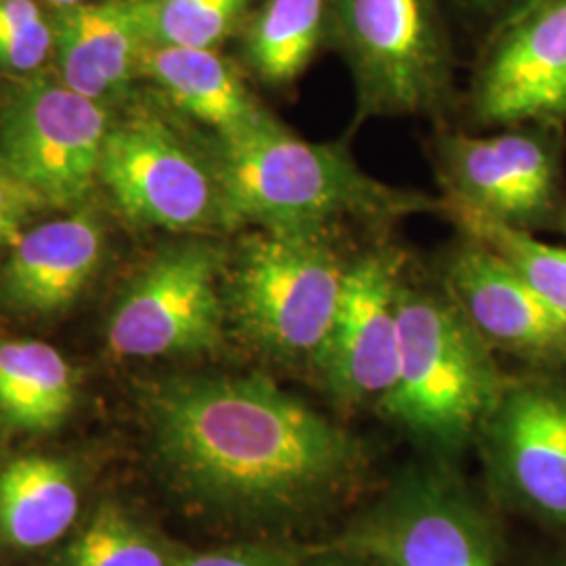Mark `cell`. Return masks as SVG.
<instances>
[{"label":"cell","instance_id":"3","mask_svg":"<svg viewBox=\"0 0 566 566\" xmlns=\"http://www.w3.org/2000/svg\"><path fill=\"white\" fill-rule=\"evenodd\" d=\"M399 324V371L378 409L428 449L455 453L481 432L506 388L491 346L449 294L405 282Z\"/></svg>","mask_w":566,"mask_h":566},{"label":"cell","instance_id":"28","mask_svg":"<svg viewBox=\"0 0 566 566\" xmlns=\"http://www.w3.org/2000/svg\"><path fill=\"white\" fill-rule=\"evenodd\" d=\"M453 2H458L474 20L486 23V32H489L518 0H449V4Z\"/></svg>","mask_w":566,"mask_h":566},{"label":"cell","instance_id":"17","mask_svg":"<svg viewBox=\"0 0 566 566\" xmlns=\"http://www.w3.org/2000/svg\"><path fill=\"white\" fill-rule=\"evenodd\" d=\"M139 72L182 114L217 130L219 139L235 137L271 116L219 49L145 44Z\"/></svg>","mask_w":566,"mask_h":566},{"label":"cell","instance_id":"20","mask_svg":"<svg viewBox=\"0 0 566 566\" xmlns=\"http://www.w3.org/2000/svg\"><path fill=\"white\" fill-rule=\"evenodd\" d=\"M243 55L273 86L298 81L332 32V0H263L245 21Z\"/></svg>","mask_w":566,"mask_h":566},{"label":"cell","instance_id":"9","mask_svg":"<svg viewBox=\"0 0 566 566\" xmlns=\"http://www.w3.org/2000/svg\"><path fill=\"white\" fill-rule=\"evenodd\" d=\"M99 179L124 217L168 231L227 229L214 158H203L163 120L109 126Z\"/></svg>","mask_w":566,"mask_h":566},{"label":"cell","instance_id":"22","mask_svg":"<svg viewBox=\"0 0 566 566\" xmlns=\"http://www.w3.org/2000/svg\"><path fill=\"white\" fill-rule=\"evenodd\" d=\"M447 212L465 233L506 259L546 301L566 315V250L535 240L528 231L493 221L472 208L443 200Z\"/></svg>","mask_w":566,"mask_h":566},{"label":"cell","instance_id":"12","mask_svg":"<svg viewBox=\"0 0 566 566\" xmlns=\"http://www.w3.org/2000/svg\"><path fill=\"white\" fill-rule=\"evenodd\" d=\"M403 264L399 250L380 248L346 266L340 303L313 361L327 392L340 403H380L397 380Z\"/></svg>","mask_w":566,"mask_h":566},{"label":"cell","instance_id":"21","mask_svg":"<svg viewBox=\"0 0 566 566\" xmlns=\"http://www.w3.org/2000/svg\"><path fill=\"white\" fill-rule=\"evenodd\" d=\"M256 0H137L145 44L219 49L242 30Z\"/></svg>","mask_w":566,"mask_h":566},{"label":"cell","instance_id":"16","mask_svg":"<svg viewBox=\"0 0 566 566\" xmlns=\"http://www.w3.org/2000/svg\"><path fill=\"white\" fill-rule=\"evenodd\" d=\"M51 28L61 81L84 97L103 102L139 72L145 36L137 0L65 7Z\"/></svg>","mask_w":566,"mask_h":566},{"label":"cell","instance_id":"8","mask_svg":"<svg viewBox=\"0 0 566 566\" xmlns=\"http://www.w3.org/2000/svg\"><path fill=\"white\" fill-rule=\"evenodd\" d=\"M340 547L374 566H497L485 514L439 470L405 474L346 531Z\"/></svg>","mask_w":566,"mask_h":566},{"label":"cell","instance_id":"11","mask_svg":"<svg viewBox=\"0 0 566 566\" xmlns=\"http://www.w3.org/2000/svg\"><path fill=\"white\" fill-rule=\"evenodd\" d=\"M556 130L516 126L489 137L441 139L439 163L447 198L528 233L549 223L560 196Z\"/></svg>","mask_w":566,"mask_h":566},{"label":"cell","instance_id":"10","mask_svg":"<svg viewBox=\"0 0 566 566\" xmlns=\"http://www.w3.org/2000/svg\"><path fill=\"white\" fill-rule=\"evenodd\" d=\"M474 116L495 126L566 124V0H518L486 32Z\"/></svg>","mask_w":566,"mask_h":566},{"label":"cell","instance_id":"25","mask_svg":"<svg viewBox=\"0 0 566 566\" xmlns=\"http://www.w3.org/2000/svg\"><path fill=\"white\" fill-rule=\"evenodd\" d=\"M53 49V28L46 20L0 36V67L18 74L39 70Z\"/></svg>","mask_w":566,"mask_h":566},{"label":"cell","instance_id":"23","mask_svg":"<svg viewBox=\"0 0 566 566\" xmlns=\"http://www.w3.org/2000/svg\"><path fill=\"white\" fill-rule=\"evenodd\" d=\"M55 566H175L166 547L114 504L99 507Z\"/></svg>","mask_w":566,"mask_h":566},{"label":"cell","instance_id":"15","mask_svg":"<svg viewBox=\"0 0 566 566\" xmlns=\"http://www.w3.org/2000/svg\"><path fill=\"white\" fill-rule=\"evenodd\" d=\"M103 245L102 223L88 210L23 231L2 269V296L30 313L70 306L99 269Z\"/></svg>","mask_w":566,"mask_h":566},{"label":"cell","instance_id":"27","mask_svg":"<svg viewBox=\"0 0 566 566\" xmlns=\"http://www.w3.org/2000/svg\"><path fill=\"white\" fill-rule=\"evenodd\" d=\"M44 20L34 0H0V36Z\"/></svg>","mask_w":566,"mask_h":566},{"label":"cell","instance_id":"4","mask_svg":"<svg viewBox=\"0 0 566 566\" xmlns=\"http://www.w3.org/2000/svg\"><path fill=\"white\" fill-rule=\"evenodd\" d=\"M346 266L332 233L259 229L235 254L227 308L266 355L315 361L340 303Z\"/></svg>","mask_w":566,"mask_h":566},{"label":"cell","instance_id":"14","mask_svg":"<svg viewBox=\"0 0 566 566\" xmlns=\"http://www.w3.org/2000/svg\"><path fill=\"white\" fill-rule=\"evenodd\" d=\"M447 294L491 348L526 361H566V315L485 243L468 240L447 261Z\"/></svg>","mask_w":566,"mask_h":566},{"label":"cell","instance_id":"7","mask_svg":"<svg viewBox=\"0 0 566 566\" xmlns=\"http://www.w3.org/2000/svg\"><path fill=\"white\" fill-rule=\"evenodd\" d=\"M223 250L189 240L163 250L122 294L107 346L116 357H177L214 350L223 340Z\"/></svg>","mask_w":566,"mask_h":566},{"label":"cell","instance_id":"19","mask_svg":"<svg viewBox=\"0 0 566 566\" xmlns=\"http://www.w3.org/2000/svg\"><path fill=\"white\" fill-rule=\"evenodd\" d=\"M74 403L76 376L60 350L41 340H0V424L49 432Z\"/></svg>","mask_w":566,"mask_h":566},{"label":"cell","instance_id":"31","mask_svg":"<svg viewBox=\"0 0 566 566\" xmlns=\"http://www.w3.org/2000/svg\"><path fill=\"white\" fill-rule=\"evenodd\" d=\"M547 566H566V560H558V563H554V565H547Z\"/></svg>","mask_w":566,"mask_h":566},{"label":"cell","instance_id":"24","mask_svg":"<svg viewBox=\"0 0 566 566\" xmlns=\"http://www.w3.org/2000/svg\"><path fill=\"white\" fill-rule=\"evenodd\" d=\"M298 552L283 544H243L175 558V566H298Z\"/></svg>","mask_w":566,"mask_h":566},{"label":"cell","instance_id":"13","mask_svg":"<svg viewBox=\"0 0 566 566\" xmlns=\"http://www.w3.org/2000/svg\"><path fill=\"white\" fill-rule=\"evenodd\" d=\"M481 437L486 470L507 504L566 528V386L506 385Z\"/></svg>","mask_w":566,"mask_h":566},{"label":"cell","instance_id":"6","mask_svg":"<svg viewBox=\"0 0 566 566\" xmlns=\"http://www.w3.org/2000/svg\"><path fill=\"white\" fill-rule=\"evenodd\" d=\"M107 130L103 102L63 81L21 78L0 105V164L46 206L76 208L99 179Z\"/></svg>","mask_w":566,"mask_h":566},{"label":"cell","instance_id":"18","mask_svg":"<svg viewBox=\"0 0 566 566\" xmlns=\"http://www.w3.org/2000/svg\"><path fill=\"white\" fill-rule=\"evenodd\" d=\"M81 491L72 465L57 458L25 455L0 468V542L39 549L74 525Z\"/></svg>","mask_w":566,"mask_h":566},{"label":"cell","instance_id":"5","mask_svg":"<svg viewBox=\"0 0 566 566\" xmlns=\"http://www.w3.org/2000/svg\"><path fill=\"white\" fill-rule=\"evenodd\" d=\"M449 0H332L329 44L343 55L364 116H407L446 97L453 46Z\"/></svg>","mask_w":566,"mask_h":566},{"label":"cell","instance_id":"1","mask_svg":"<svg viewBox=\"0 0 566 566\" xmlns=\"http://www.w3.org/2000/svg\"><path fill=\"white\" fill-rule=\"evenodd\" d=\"M158 460L182 495L231 518L303 525L364 476L343 426L261 376H196L147 403Z\"/></svg>","mask_w":566,"mask_h":566},{"label":"cell","instance_id":"26","mask_svg":"<svg viewBox=\"0 0 566 566\" xmlns=\"http://www.w3.org/2000/svg\"><path fill=\"white\" fill-rule=\"evenodd\" d=\"M42 206L46 203L41 196L0 164V240L4 245H11L20 238L21 227Z\"/></svg>","mask_w":566,"mask_h":566},{"label":"cell","instance_id":"29","mask_svg":"<svg viewBox=\"0 0 566 566\" xmlns=\"http://www.w3.org/2000/svg\"><path fill=\"white\" fill-rule=\"evenodd\" d=\"M306 566H364V563L346 552H338V554H325L322 558H315Z\"/></svg>","mask_w":566,"mask_h":566},{"label":"cell","instance_id":"32","mask_svg":"<svg viewBox=\"0 0 566 566\" xmlns=\"http://www.w3.org/2000/svg\"><path fill=\"white\" fill-rule=\"evenodd\" d=\"M0 248H4V243H2V240H0Z\"/></svg>","mask_w":566,"mask_h":566},{"label":"cell","instance_id":"30","mask_svg":"<svg viewBox=\"0 0 566 566\" xmlns=\"http://www.w3.org/2000/svg\"><path fill=\"white\" fill-rule=\"evenodd\" d=\"M51 4H55L57 9H65V7H74V4H81L84 0H49Z\"/></svg>","mask_w":566,"mask_h":566},{"label":"cell","instance_id":"2","mask_svg":"<svg viewBox=\"0 0 566 566\" xmlns=\"http://www.w3.org/2000/svg\"><path fill=\"white\" fill-rule=\"evenodd\" d=\"M212 158L227 231L252 224L332 233L336 224L395 223L443 208L369 177L343 145L304 142L273 116L219 139Z\"/></svg>","mask_w":566,"mask_h":566}]
</instances>
